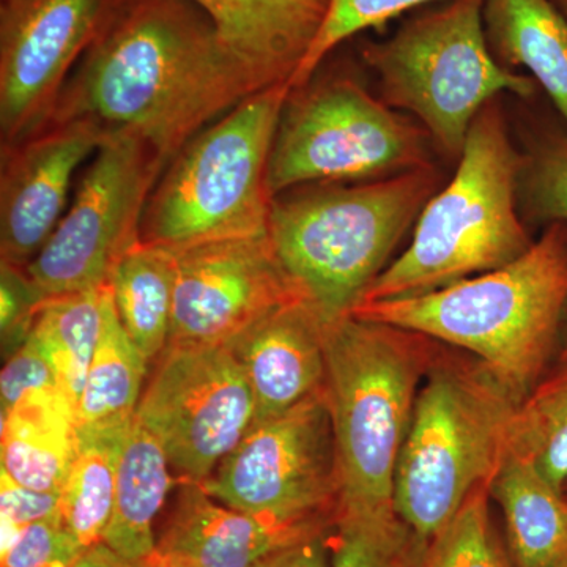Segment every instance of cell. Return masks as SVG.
Instances as JSON below:
<instances>
[{
  "label": "cell",
  "instance_id": "cell-1",
  "mask_svg": "<svg viewBox=\"0 0 567 567\" xmlns=\"http://www.w3.org/2000/svg\"><path fill=\"white\" fill-rule=\"evenodd\" d=\"M260 91L192 0H128L71 73L50 122L87 118L107 132H133L169 164L205 126Z\"/></svg>",
  "mask_w": 567,
  "mask_h": 567
},
{
  "label": "cell",
  "instance_id": "cell-2",
  "mask_svg": "<svg viewBox=\"0 0 567 567\" xmlns=\"http://www.w3.org/2000/svg\"><path fill=\"white\" fill-rule=\"evenodd\" d=\"M427 336L483 361L524 401L567 320V226L550 224L514 262L413 297L360 303L352 315Z\"/></svg>",
  "mask_w": 567,
  "mask_h": 567
},
{
  "label": "cell",
  "instance_id": "cell-3",
  "mask_svg": "<svg viewBox=\"0 0 567 567\" xmlns=\"http://www.w3.org/2000/svg\"><path fill=\"white\" fill-rule=\"evenodd\" d=\"M442 188L434 164L379 181L320 183L275 197L268 238L324 323L352 315Z\"/></svg>",
  "mask_w": 567,
  "mask_h": 567
},
{
  "label": "cell",
  "instance_id": "cell-4",
  "mask_svg": "<svg viewBox=\"0 0 567 567\" xmlns=\"http://www.w3.org/2000/svg\"><path fill=\"white\" fill-rule=\"evenodd\" d=\"M439 344L354 316L324 327V395L341 480L338 514L395 513V470Z\"/></svg>",
  "mask_w": 567,
  "mask_h": 567
},
{
  "label": "cell",
  "instance_id": "cell-5",
  "mask_svg": "<svg viewBox=\"0 0 567 567\" xmlns=\"http://www.w3.org/2000/svg\"><path fill=\"white\" fill-rule=\"evenodd\" d=\"M522 163L496 99L477 114L456 173L421 212L412 241L360 303L432 292L524 256L535 240L518 205Z\"/></svg>",
  "mask_w": 567,
  "mask_h": 567
},
{
  "label": "cell",
  "instance_id": "cell-6",
  "mask_svg": "<svg viewBox=\"0 0 567 567\" xmlns=\"http://www.w3.org/2000/svg\"><path fill=\"white\" fill-rule=\"evenodd\" d=\"M520 401L477 358L439 346L417 391L394 480V511L431 540L477 487H491Z\"/></svg>",
  "mask_w": 567,
  "mask_h": 567
},
{
  "label": "cell",
  "instance_id": "cell-7",
  "mask_svg": "<svg viewBox=\"0 0 567 567\" xmlns=\"http://www.w3.org/2000/svg\"><path fill=\"white\" fill-rule=\"evenodd\" d=\"M484 0H447L409 18L385 40H365L360 59L374 73L380 99L413 121L450 159L488 103L509 93L529 100L533 78L506 69L488 47Z\"/></svg>",
  "mask_w": 567,
  "mask_h": 567
},
{
  "label": "cell",
  "instance_id": "cell-8",
  "mask_svg": "<svg viewBox=\"0 0 567 567\" xmlns=\"http://www.w3.org/2000/svg\"><path fill=\"white\" fill-rule=\"evenodd\" d=\"M289 93H254L186 142L148 197L142 241L178 249L268 234V163Z\"/></svg>",
  "mask_w": 567,
  "mask_h": 567
},
{
  "label": "cell",
  "instance_id": "cell-9",
  "mask_svg": "<svg viewBox=\"0 0 567 567\" xmlns=\"http://www.w3.org/2000/svg\"><path fill=\"white\" fill-rule=\"evenodd\" d=\"M431 136L377 99L357 74L330 69L290 89L276 130L271 199L320 183L379 181L431 166Z\"/></svg>",
  "mask_w": 567,
  "mask_h": 567
},
{
  "label": "cell",
  "instance_id": "cell-10",
  "mask_svg": "<svg viewBox=\"0 0 567 567\" xmlns=\"http://www.w3.org/2000/svg\"><path fill=\"white\" fill-rule=\"evenodd\" d=\"M166 166L137 134L107 133L58 229L28 265L48 297L106 286L114 265L141 244L145 205Z\"/></svg>",
  "mask_w": 567,
  "mask_h": 567
},
{
  "label": "cell",
  "instance_id": "cell-11",
  "mask_svg": "<svg viewBox=\"0 0 567 567\" xmlns=\"http://www.w3.org/2000/svg\"><path fill=\"white\" fill-rule=\"evenodd\" d=\"M199 484L216 502L251 516L338 517L341 480L324 390L256 421Z\"/></svg>",
  "mask_w": 567,
  "mask_h": 567
},
{
  "label": "cell",
  "instance_id": "cell-12",
  "mask_svg": "<svg viewBox=\"0 0 567 567\" xmlns=\"http://www.w3.org/2000/svg\"><path fill=\"white\" fill-rule=\"evenodd\" d=\"M256 399L226 346L167 344L136 420L183 481L203 483L256 423Z\"/></svg>",
  "mask_w": 567,
  "mask_h": 567
},
{
  "label": "cell",
  "instance_id": "cell-13",
  "mask_svg": "<svg viewBox=\"0 0 567 567\" xmlns=\"http://www.w3.org/2000/svg\"><path fill=\"white\" fill-rule=\"evenodd\" d=\"M128 0H6L0 9V141L18 144L50 122L85 52Z\"/></svg>",
  "mask_w": 567,
  "mask_h": 567
},
{
  "label": "cell",
  "instance_id": "cell-14",
  "mask_svg": "<svg viewBox=\"0 0 567 567\" xmlns=\"http://www.w3.org/2000/svg\"><path fill=\"white\" fill-rule=\"evenodd\" d=\"M173 252L174 306L167 344L226 346L281 306L306 300L279 264L268 234Z\"/></svg>",
  "mask_w": 567,
  "mask_h": 567
},
{
  "label": "cell",
  "instance_id": "cell-15",
  "mask_svg": "<svg viewBox=\"0 0 567 567\" xmlns=\"http://www.w3.org/2000/svg\"><path fill=\"white\" fill-rule=\"evenodd\" d=\"M107 130L87 118L50 122L2 148L0 256L28 267L62 221L74 175L99 151Z\"/></svg>",
  "mask_w": 567,
  "mask_h": 567
},
{
  "label": "cell",
  "instance_id": "cell-16",
  "mask_svg": "<svg viewBox=\"0 0 567 567\" xmlns=\"http://www.w3.org/2000/svg\"><path fill=\"white\" fill-rule=\"evenodd\" d=\"M334 522L251 516L216 502L199 483L183 481L147 566L259 567L284 548L330 532Z\"/></svg>",
  "mask_w": 567,
  "mask_h": 567
},
{
  "label": "cell",
  "instance_id": "cell-17",
  "mask_svg": "<svg viewBox=\"0 0 567 567\" xmlns=\"http://www.w3.org/2000/svg\"><path fill=\"white\" fill-rule=\"evenodd\" d=\"M324 327L315 306L301 298L257 320L226 344L251 386L256 421L281 415L322 393Z\"/></svg>",
  "mask_w": 567,
  "mask_h": 567
},
{
  "label": "cell",
  "instance_id": "cell-18",
  "mask_svg": "<svg viewBox=\"0 0 567 567\" xmlns=\"http://www.w3.org/2000/svg\"><path fill=\"white\" fill-rule=\"evenodd\" d=\"M265 89L289 85L311 50L330 0H192Z\"/></svg>",
  "mask_w": 567,
  "mask_h": 567
},
{
  "label": "cell",
  "instance_id": "cell-19",
  "mask_svg": "<svg viewBox=\"0 0 567 567\" xmlns=\"http://www.w3.org/2000/svg\"><path fill=\"white\" fill-rule=\"evenodd\" d=\"M484 29L496 61L524 69L567 128V18L551 0H484Z\"/></svg>",
  "mask_w": 567,
  "mask_h": 567
},
{
  "label": "cell",
  "instance_id": "cell-20",
  "mask_svg": "<svg viewBox=\"0 0 567 567\" xmlns=\"http://www.w3.org/2000/svg\"><path fill=\"white\" fill-rule=\"evenodd\" d=\"M76 409L59 388L25 394L2 413V470L21 486L61 492L76 454Z\"/></svg>",
  "mask_w": 567,
  "mask_h": 567
},
{
  "label": "cell",
  "instance_id": "cell-21",
  "mask_svg": "<svg viewBox=\"0 0 567 567\" xmlns=\"http://www.w3.org/2000/svg\"><path fill=\"white\" fill-rule=\"evenodd\" d=\"M514 567H567V498L527 458L507 451L492 481Z\"/></svg>",
  "mask_w": 567,
  "mask_h": 567
},
{
  "label": "cell",
  "instance_id": "cell-22",
  "mask_svg": "<svg viewBox=\"0 0 567 567\" xmlns=\"http://www.w3.org/2000/svg\"><path fill=\"white\" fill-rule=\"evenodd\" d=\"M173 484L163 446L134 416L123 439L114 511L103 543L121 557L147 565L156 547L153 524Z\"/></svg>",
  "mask_w": 567,
  "mask_h": 567
},
{
  "label": "cell",
  "instance_id": "cell-23",
  "mask_svg": "<svg viewBox=\"0 0 567 567\" xmlns=\"http://www.w3.org/2000/svg\"><path fill=\"white\" fill-rule=\"evenodd\" d=\"M174 282L173 249L145 241L126 252L107 279L118 320L148 363L169 342Z\"/></svg>",
  "mask_w": 567,
  "mask_h": 567
},
{
  "label": "cell",
  "instance_id": "cell-24",
  "mask_svg": "<svg viewBox=\"0 0 567 567\" xmlns=\"http://www.w3.org/2000/svg\"><path fill=\"white\" fill-rule=\"evenodd\" d=\"M133 420L78 429L76 454L61 491V524L81 551L103 543L110 527L118 457Z\"/></svg>",
  "mask_w": 567,
  "mask_h": 567
},
{
  "label": "cell",
  "instance_id": "cell-25",
  "mask_svg": "<svg viewBox=\"0 0 567 567\" xmlns=\"http://www.w3.org/2000/svg\"><path fill=\"white\" fill-rule=\"evenodd\" d=\"M147 365L122 327L106 284L102 333L78 401L76 429L130 423L144 391Z\"/></svg>",
  "mask_w": 567,
  "mask_h": 567
},
{
  "label": "cell",
  "instance_id": "cell-26",
  "mask_svg": "<svg viewBox=\"0 0 567 567\" xmlns=\"http://www.w3.org/2000/svg\"><path fill=\"white\" fill-rule=\"evenodd\" d=\"M104 290L50 298L31 334L74 409L102 333Z\"/></svg>",
  "mask_w": 567,
  "mask_h": 567
},
{
  "label": "cell",
  "instance_id": "cell-27",
  "mask_svg": "<svg viewBox=\"0 0 567 567\" xmlns=\"http://www.w3.org/2000/svg\"><path fill=\"white\" fill-rule=\"evenodd\" d=\"M509 453L527 458L548 483L567 486V354L518 404L509 432Z\"/></svg>",
  "mask_w": 567,
  "mask_h": 567
},
{
  "label": "cell",
  "instance_id": "cell-28",
  "mask_svg": "<svg viewBox=\"0 0 567 567\" xmlns=\"http://www.w3.org/2000/svg\"><path fill=\"white\" fill-rule=\"evenodd\" d=\"M331 567H425L429 540L398 514H338L330 536Z\"/></svg>",
  "mask_w": 567,
  "mask_h": 567
},
{
  "label": "cell",
  "instance_id": "cell-29",
  "mask_svg": "<svg viewBox=\"0 0 567 567\" xmlns=\"http://www.w3.org/2000/svg\"><path fill=\"white\" fill-rule=\"evenodd\" d=\"M518 205L525 223L567 226V128L561 121L539 122L522 152Z\"/></svg>",
  "mask_w": 567,
  "mask_h": 567
},
{
  "label": "cell",
  "instance_id": "cell-30",
  "mask_svg": "<svg viewBox=\"0 0 567 567\" xmlns=\"http://www.w3.org/2000/svg\"><path fill=\"white\" fill-rule=\"evenodd\" d=\"M491 487H477L456 516L429 540L425 567H514L492 527Z\"/></svg>",
  "mask_w": 567,
  "mask_h": 567
},
{
  "label": "cell",
  "instance_id": "cell-31",
  "mask_svg": "<svg viewBox=\"0 0 567 567\" xmlns=\"http://www.w3.org/2000/svg\"><path fill=\"white\" fill-rule=\"evenodd\" d=\"M447 0H330L328 13L315 44L290 81V89L300 87L333 52L371 29L385 28L388 22L417 9H427Z\"/></svg>",
  "mask_w": 567,
  "mask_h": 567
},
{
  "label": "cell",
  "instance_id": "cell-32",
  "mask_svg": "<svg viewBox=\"0 0 567 567\" xmlns=\"http://www.w3.org/2000/svg\"><path fill=\"white\" fill-rule=\"evenodd\" d=\"M48 297L29 275L28 267L0 265V338L3 358H9L31 338Z\"/></svg>",
  "mask_w": 567,
  "mask_h": 567
},
{
  "label": "cell",
  "instance_id": "cell-33",
  "mask_svg": "<svg viewBox=\"0 0 567 567\" xmlns=\"http://www.w3.org/2000/svg\"><path fill=\"white\" fill-rule=\"evenodd\" d=\"M81 554L58 517L22 529L3 548L0 567H71Z\"/></svg>",
  "mask_w": 567,
  "mask_h": 567
},
{
  "label": "cell",
  "instance_id": "cell-34",
  "mask_svg": "<svg viewBox=\"0 0 567 567\" xmlns=\"http://www.w3.org/2000/svg\"><path fill=\"white\" fill-rule=\"evenodd\" d=\"M0 513L3 550L20 536L22 529L61 517V492L33 491L0 472Z\"/></svg>",
  "mask_w": 567,
  "mask_h": 567
},
{
  "label": "cell",
  "instance_id": "cell-35",
  "mask_svg": "<svg viewBox=\"0 0 567 567\" xmlns=\"http://www.w3.org/2000/svg\"><path fill=\"white\" fill-rule=\"evenodd\" d=\"M59 388L58 379L39 346L28 339L11 357L7 358L0 375V406L9 412L25 394ZM61 390V388H59ZM62 391V390H61Z\"/></svg>",
  "mask_w": 567,
  "mask_h": 567
},
{
  "label": "cell",
  "instance_id": "cell-36",
  "mask_svg": "<svg viewBox=\"0 0 567 567\" xmlns=\"http://www.w3.org/2000/svg\"><path fill=\"white\" fill-rule=\"evenodd\" d=\"M330 532L284 548L265 559L259 567H331L330 544H328Z\"/></svg>",
  "mask_w": 567,
  "mask_h": 567
},
{
  "label": "cell",
  "instance_id": "cell-37",
  "mask_svg": "<svg viewBox=\"0 0 567 567\" xmlns=\"http://www.w3.org/2000/svg\"><path fill=\"white\" fill-rule=\"evenodd\" d=\"M71 567H147V565L130 561L107 547L106 544L100 543L82 551Z\"/></svg>",
  "mask_w": 567,
  "mask_h": 567
},
{
  "label": "cell",
  "instance_id": "cell-38",
  "mask_svg": "<svg viewBox=\"0 0 567 567\" xmlns=\"http://www.w3.org/2000/svg\"><path fill=\"white\" fill-rule=\"evenodd\" d=\"M551 2H554L557 9L567 18V0H551Z\"/></svg>",
  "mask_w": 567,
  "mask_h": 567
},
{
  "label": "cell",
  "instance_id": "cell-39",
  "mask_svg": "<svg viewBox=\"0 0 567 567\" xmlns=\"http://www.w3.org/2000/svg\"><path fill=\"white\" fill-rule=\"evenodd\" d=\"M565 495H566V498H567V486H566V488H565Z\"/></svg>",
  "mask_w": 567,
  "mask_h": 567
},
{
  "label": "cell",
  "instance_id": "cell-40",
  "mask_svg": "<svg viewBox=\"0 0 567 567\" xmlns=\"http://www.w3.org/2000/svg\"><path fill=\"white\" fill-rule=\"evenodd\" d=\"M147 567H162V566H147Z\"/></svg>",
  "mask_w": 567,
  "mask_h": 567
},
{
  "label": "cell",
  "instance_id": "cell-41",
  "mask_svg": "<svg viewBox=\"0 0 567 567\" xmlns=\"http://www.w3.org/2000/svg\"><path fill=\"white\" fill-rule=\"evenodd\" d=\"M566 324H567V320H566ZM566 354H567V347H566Z\"/></svg>",
  "mask_w": 567,
  "mask_h": 567
},
{
  "label": "cell",
  "instance_id": "cell-42",
  "mask_svg": "<svg viewBox=\"0 0 567 567\" xmlns=\"http://www.w3.org/2000/svg\"><path fill=\"white\" fill-rule=\"evenodd\" d=\"M2 2H6V0H2Z\"/></svg>",
  "mask_w": 567,
  "mask_h": 567
}]
</instances>
